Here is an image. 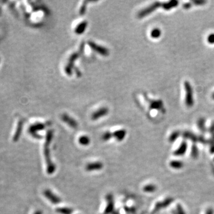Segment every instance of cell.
Returning <instances> with one entry per match:
<instances>
[{
    "mask_svg": "<svg viewBox=\"0 0 214 214\" xmlns=\"http://www.w3.org/2000/svg\"><path fill=\"white\" fill-rule=\"evenodd\" d=\"M56 212L60 214H72L73 210L69 208H58L56 209Z\"/></svg>",
    "mask_w": 214,
    "mask_h": 214,
    "instance_id": "17",
    "label": "cell"
},
{
    "mask_svg": "<svg viewBox=\"0 0 214 214\" xmlns=\"http://www.w3.org/2000/svg\"><path fill=\"white\" fill-rule=\"evenodd\" d=\"M106 199L107 201V206L103 214H109L114 210V208L113 196L111 194H108L106 196Z\"/></svg>",
    "mask_w": 214,
    "mask_h": 214,
    "instance_id": "5",
    "label": "cell"
},
{
    "mask_svg": "<svg viewBox=\"0 0 214 214\" xmlns=\"http://www.w3.org/2000/svg\"><path fill=\"white\" fill-rule=\"evenodd\" d=\"M206 214H213V210L212 208H209L206 210Z\"/></svg>",
    "mask_w": 214,
    "mask_h": 214,
    "instance_id": "32",
    "label": "cell"
},
{
    "mask_svg": "<svg viewBox=\"0 0 214 214\" xmlns=\"http://www.w3.org/2000/svg\"><path fill=\"white\" fill-rule=\"evenodd\" d=\"M172 202V199H167L165 200V201L162 202H159L158 203H157L155 208H154V210L153 211V213L159 210L161 208H165L167 206L169 205V204L170 203H171Z\"/></svg>",
    "mask_w": 214,
    "mask_h": 214,
    "instance_id": "13",
    "label": "cell"
},
{
    "mask_svg": "<svg viewBox=\"0 0 214 214\" xmlns=\"http://www.w3.org/2000/svg\"><path fill=\"white\" fill-rule=\"evenodd\" d=\"M103 168V164L101 162H95L89 163L86 166V169L88 171H93L101 170Z\"/></svg>",
    "mask_w": 214,
    "mask_h": 214,
    "instance_id": "7",
    "label": "cell"
},
{
    "mask_svg": "<svg viewBox=\"0 0 214 214\" xmlns=\"http://www.w3.org/2000/svg\"><path fill=\"white\" fill-rule=\"evenodd\" d=\"M207 41L209 44H214V33H212L208 36Z\"/></svg>",
    "mask_w": 214,
    "mask_h": 214,
    "instance_id": "27",
    "label": "cell"
},
{
    "mask_svg": "<svg viewBox=\"0 0 214 214\" xmlns=\"http://www.w3.org/2000/svg\"><path fill=\"white\" fill-rule=\"evenodd\" d=\"M126 135V131L125 130H117L113 133V136L119 141H122Z\"/></svg>",
    "mask_w": 214,
    "mask_h": 214,
    "instance_id": "12",
    "label": "cell"
},
{
    "mask_svg": "<svg viewBox=\"0 0 214 214\" xmlns=\"http://www.w3.org/2000/svg\"><path fill=\"white\" fill-rule=\"evenodd\" d=\"M161 6H162V3H161L159 2H155L154 3H153L151 6H149V7L144 9V10H141L138 14V17L139 18L145 17L147 16L148 15L150 14L151 13H152V12L155 11L157 9L161 7Z\"/></svg>",
    "mask_w": 214,
    "mask_h": 214,
    "instance_id": "3",
    "label": "cell"
},
{
    "mask_svg": "<svg viewBox=\"0 0 214 214\" xmlns=\"http://www.w3.org/2000/svg\"><path fill=\"white\" fill-rule=\"evenodd\" d=\"M212 98L213 99H214V93H212Z\"/></svg>",
    "mask_w": 214,
    "mask_h": 214,
    "instance_id": "35",
    "label": "cell"
},
{
    "mask_svg": "<svg viewBox=\"0 0 214 214\" xmlns=\"http://www.w3.org/2000/svg\"><path fill=\"white\" fill-rule=\"evenodd\" d=\"M156 186L154 185H148L144 187V191L146 193H152L156 190Z\"/></svg>",
    "mask_w": 214,
    "mask_h": 214,
    "instance_id": "22",
    "label": "cell"
},
{
    "mask_svg": "<svg viewBox=\"0 0 214 214\" xmlns=\"http://www.w3.org/2000/svg\"><path fill=\"white\" fill-rule=\"evenodd\" d=\"M113 134L111 133L110 132H106L102 136V139H103V140L104 141H108V140H110L112 137H113Z\"/></svg>",
    "mask_w": 214,
    "mask_h": 214,
    "instance_id": "26",
    "label": "cell"
},
{
    "mask_svg": "<svg viewBox=\"0 0 214 214\" xmlns=\"http://www.w3.org/2000/svg\"><path fill=\"white\" fill-rule=\"evenodd\" d=\"M209 130L211 132V133L214 135V123L211 125V126H210V127L209 129Z\"/></svg>",
    "mask_w": 214,
    "mask_h": 214,
    "instance_id": "33",
    "label": "cell"
},
{
    "mask_svg": "<svg viewBox=\"0 0 214 214\" xmlns=\"http://www.w3.org/2000/svg\"><path fill=\"white\" fill-rule=\"evenodd\" d=\"M90 140L87 136H82L79 139V143L83 146H88L90 144Z\"/></svg>",
    "mask_w": 214,
    "mask_h": 214,
    "instance_id": "18",
    "label": "cell"
},
{
    "mask_svg": "<svg viewBox=\"0 0 214 214\" xmlns=\"http://www.w3.org/2000/svg\"><path fill=\"white\" fill-rule=\"evenodd\" d=\"M192 3L196 6H202L204 5L206 3V1H202V0H199V1H197L196 0V1H192Z\"/></svg>",
    "mask_w": 214,
    "mask_h": 214,
    "instance_id": "28",
    "label": "cell"
},
{
    "mask_svg": "<svg viewBox=\"0 0 214 214\" xmlns=\"http://www.w3.org/2000/svg\"><path fill=\"white\" fill-rule=\"evenodd\" d=\"M184 87L186 92V100L185 103L187 107H192L194 104L193 89L191 84L188 81H185L184 83Z\"/></svg>",
    "mask_w": 214,
    "mask_h": 214,
    "instance_id": "2",
    "label": "cell"
},
{
    "mask_svg": "<svg viewBox=\"0 0 214 214\" xmlns=\"http://www.w3.org/2000/svg\"><path fill=\"white\" fill-rule=\"evenodd\" d=\"M180 136V132L179 131H174L169 136V140L170 141H175L178 137V136Z\"/></svg>",
    "mask_w": 214,
    "mask_h": 214,
    "instance_id": "25",
    "label": "cell"
},
{
    "mask_svg": "<svg viewBox=\"0 0 214 214\" xmlns=\"http://www.w3.org/2000/svg\"><path fill=\"white\" fill-rule=\"evenodd\" d=\"M150 102V106L152 109H157L161 110L163 108V103L161 101H151Z\"/></svg>",
    "mask_w": 214,
    "mask_h": 214,
    "instance_id": "15",
    "label": "cell"
},
{
    "mask_svg": "<svg viewBox=\"0 0 214 214\" xmlns=\"http://www.w3.org/2000/svg\"><path fill=\"white\" fill-rule=\"evenodd\" d=\"M44 195L53 204H58L61 201V199L50 189L45 190L44 192Z\"/></svg>",
    "mask_w": 214,
    "mask_h": 214,
    "instance_id": "4",
    "label": "cell"
},
{
    "mask_svg": "<svg viewBox=\"0 0 214 214\" xmlns=\"http://www.w3.org/2000/svg\"><path fill=\"white\" fill-rule=\"evenodd\" d=\"M61 118L64 122L67 123L69 126L73 129H76L78 126V124L76 120H75L73 118L70 117L67 114H63L61 117Z\"/></svg>",
    "mask_w": 214,
    "mask_h": 214,
    "instance_id": "6",
    "label": "cell"
},
{
    "mask_svg": "<svg viewBox=\"0 0 214 214\" xmlns=\"http://www.w3.org/2000/svg\"><path fill=\"white\" fill-rule=\"evenodd\" d=\"M198 155V152H197V149L196 148V147H194L193 146V150H192V156L195 158Z\"/></svg>",
    "mask_w": 214,
    "mask_h": 214,
    "instance_id": "30",
    "label": "cell"
},
{
    "mask_svg": "<svg viewBox=\"0 0 214 214\" xmlns=\"http://www.w3.org/2000/svg\"><path fill=\"white\" fill-rule=\"evenodd\" d=\"M108 113V110L106 108H102L95 112L92 116V119L93 120H96L98 118L106 116Z\"/></svg>",
    "mask_w": 214,
    "mask_h": 214,
    "instance_id": "10",
    "label": "cell"
},
{
    "mask_svg": "<svg viewBox=\"0 0 214 214\" xmlns=\"http://www.w3.org/2000/svg\"><path fill=\"white\" fill-rule=\"evenodd\" d=\"M45 127V125L44 124H41V123H39V124H34V125H33L30 129V132L33 134V133H34L35 131H39V130H43L44 129Z\"/></svg>",
    "mask_w": 214,
    "mask_h": 214,
    "instance_id": "16",
    "label": "cell"
},
{
    "mask_svg": "<svg viewBox=\"0 0 214 214\" xmlns=\"http://www.w3.org/2000/svg\"><path fill=\"white\" fill-rule=\"evenodd\" d=\"M171 167L175 169H180L183 167V163L179 161H172L169 164Z\"/></svg>",
    "mask_w": 214,
    "mask_h": 214,
    "instance_id": "20",
    "label": "cell"
},
{
    "mask_svg": "<svg viewBox=\"0 0 214 214\" xmlns=\"http://www.w3.org/2000/svg\"><path fill=\"white\" fill-rule=\"evenodd\" d=\"M183 7H184L185 9H190V7H192V4H191L190 3H187L184 4H183Z\"/></svg>",
    "mask_w": 214,
    "mask_h": 214,
    "instance_id": "31",
    "label": "cell"
},
{
    "mask_svg": "<svg viewBox=\"0 0 214 214\" xmlns=\"http://www.w3.org/2000/svg\"><path fill=\"white\" fill-rule=\"evenodd\" d=\"M89 45L92 47V48L93 50H94L95 51H96L98 53L101 54V55H108V54H109L108 50L102 47H101V46H99V45H97L96 44H95L94 42H89Z\"/></svg>",
    "mask_w": 214,
    "mask_h": 214,
    "instance_id": "8",
    "label": "cell"
},
{
    "mask_svg": "<svg viewBox=\"0 0 214 214\" xmlns=\"http://www.w3.org/2000/svg\"><path fill=\"white\" fill-rule=\"evenodd\" d=\"M53 137V131L52 130H49L47 132L46 136V141L44 145V156L45 158L46 162L47 164V171L48 174H52L54 172L55 170V166L51 161V155H50V145L51 142Z\"/></svg>",
    "mask_w": 214,
    "mask_h": 214,
    "instance_id": "1",
    "label": "cell"
},
{
    "mask_svg": "<svg viewBox=\"0 0 214 214\" xmlns=\"http://www.w3.org/2000/svg\"><path fill=\"white\" fill-rule=\"evenodd\" d=\"M187 145L186 142L183 141L181 144V145L180 146L179 148H178L176 151L174 152V154L175 155H182L185 154L187 150Z\"/></svg>",
    "mask_w": 214,
    "mask_h": 214,
    "instance_id": "14",
    "label": "cell"
},
{
    "mask_svg": "<svg viewBox=\"0 0 214 214\" xmlns=\"http://www.w3.org/2000/svg\"><path fill=\"white\" fill-rule=\"evenodd\" d=\"M178 5V1H176V0H172V1H169L168 2L162 3L161 7L165 10H170L171 9L175 8L177 7Z\"/></svg>",
    "mask_w": 214,
    "mask_h": 214,
    "instance_id": "11",
    "label": "cell"
},
{
    "mask_svg": "<svg viewBox=\"0 0 214 214\" xmlns=\"http://www.w3.org/2000/svg\"><path fill=\"white\" fill-rule=\"evenodd\" d=\"M33 214H42V212L41 210H37V211H36Z\"/></svg>",
    "mask_w": 214,
    "mask_h": 214,
    "instance_id": "34",
    "label": "cell"
},
{
    "mask_svg": "<svg viewBox=\"0 0 214 214\" xmlns=\"http://www.w3.org/2000/svg\"><path fill=\"white\" fill-rule=\"evenodd\" d=\"M161 31L158 28L154 29L151 32V37L154 38V39H157V38H159L161 37Z\"/></svg>",
    "mask_w": 214,
    "mask_h": 214,
    "instance_id": "21",
    "label": "cell"
},
{
    "mask_svg": "<svg viewBox=\"0 0 214 214\" xmlns=\"http://www.w3.org/2000/svg\"><path fill=\"white\" fill-rule=\"evenodd\" d=\"M205 120L204 118H200L198 120L197 122V125L198 127L199 128V129H200L202 131H205Z\"/></svg>",
    "mask_w": 214,
    "mask_h": 214,
    "instance_id": "24",
    "label": "cell"
},
{
    "mask_svg": "<svg viewBox=\"0 0 214 214\" xmlns=\"http://www.w3.org/2000/svg\"><path fill=\"white\" fill-rule=\"evenodd\" d=\"M177 214H185L183 208L180 205L177 206Z\"/></svg>",
    "mask_w": 214,
    "mask_h": 214,
    "instance_id": "29",
    "label": "cell"
},
{
    "mask_svg": "<svg viewBox=\"0 0 214 214\" xmlns=\"http://www.w3.org/2000/svg\"><path fill=\"white\" fill-rule=\"evenodd\" d=\"M183 136L186 138H187V139H191L193 141H197L199 138H197L195 135H194L193 133H190V132H188V131H186V132H185L183 133Z\"/></svg>",
    "mask_w": 214,
    "mask_h": 214,
    "instance_id": "23",
    "label": "cell"
},
{
    "mask_svg": "<svg viewBox=\"0 0 214 214\" xmlns=\"http://www.w3.org/2000/svg\"><path fill=\"white\" fill-rule=\"evenodd\" d=\"M79 55V53H78V52L75 53L71 56L70 58L69 59L68 64H67V65L66 66V68H65V72L68 75H70L71 73V68L73 67V65L74 64V61L78 58Z\"/></svg>",
    "mask_w": 214,
    "mask_h": 214,
    "instance_id": "9",
    "label": "cell"
},
{
    "mask_svg": "<svg viewBox=\"0 0 214 214\" xmlns=\"http://www.w3.org/2000/svg\"><path fill=\"white\" fill-rule=\"evenodd\" d=\"M86 27H87V22H83L78 26V27L75 29V32L77 34H82L85 30Z\"/></svg>",
    "mask_w": 214,
    "mask_h": 214,
    "instance_id": "19",
    "label": "cell"
}]
</instances>
